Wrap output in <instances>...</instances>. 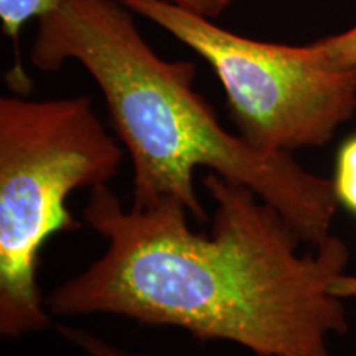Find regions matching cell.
Here are the masks:
<instances>
[{
    "label": "cell",
    "instance_id": "cell-1",
    "mask_svg": "<svg viewBox=\"0 0 356 356\" xmlns=\"http://www.w3.org/2000/svg\"><path fill=\"white\" fill-rule=\"evenodd\" d=\"M202 181L215 202L210 236L190 229L178 200L126 208L109 185L92 188L83 216L106 249L44 297L48 312L177 327L257 356H332L330 337L348 332L332 291L348 246L330 234L299 252L300 236L254 190L215 172Z\"/></svg>",
    "mask_w": 356,
    "mask_h": 356
},
{
    "label": "cell",
    "instance_id": "cell-2",
    "mask_svg": "<svg viewBox=\"0 0 356 356\" xmlns=\"http://www.w3.org/2000/svg\"><path fill=\"white\" fill-rule=\"evenodd\" d=\"M132 13L121 0H65L38 19L30 48L37 70L74 61L96 81L131 157L132 207L172 198L207 222L193 181L204 167L254 190L310 248L322 244L340 204L333 181L305 170L292 154L259 150L226 131L195 89V65L159 56Z\"/></svg>",
    "mask_w": 356,
    "mask_h": 356
},
{
    "label": "cell",
    "instance_id": "cell-3",
    "mask_svg": "<svg viewBox=\"0 0 356 356\" xmlns=\"http://www.w3.org/2000/svg\"><path fill=\"white\" fill-rule=\"evenodd\" d=\"M122 149L89 96L0 99V335L20 338L50 325L38 259L53 234L76 231L66 200L108 185Z\"/></svg>",
    "mask_w": 356,
    "mask_h": 356
},
{
    "label": "cell",
    "instance_id": "cell-4",
    "mask_svg": "<svg viewBox=\"0 0 356 356\" xmlns=\"http://www.w3.org/2000/svg\"><path fill=\"white\" fill-rule=\"evenodd\" d=\"M211 66L238 134L256 149L289 152L328 144L356 113V66L312 48L257 42L165 0H121Z\"/></svg>",
    "mask_w": 356,
    "mask_h": 356
},
{
    "label": "cell",
    "instance_id": "cell-5",
    "mask_svg": "<svg viewBox=\"0 0 356 356\" xmlns=\"http://www.w3.org/2000/svg\"><path fill=\"white\" fill-rule=\"evenodd\" d=\"M65 0H0V22L2 30L12 40L17 51V63L10 73V84L17 91L25 92L30 89V79L24 71L19 58V38L25 24L32 19H42L43 15L55 10Z\"/></svg>",
    "mask_w": 356,
    "mask_h": 356
},
{
    "label": "cell",
    "instance_id": "cell-6",
    "mask_svg": "<svg viewBox=\"0 0 356 356\" xmlns=\"http://www.w3.org/2000/svg\"><path fill=\"white\" fill-rule=\"evenodd\" d=\"M333 190L338 203L356 215V134L338 149Z\"/></svg>",
    "mask_w": 356,
    "mask_h": 356
},
{
    "label": "cell",
    "instance_id": "cell-7",
    "mask_svg": "<svg viewBox=\"0 0 356 356\" xmlns=\"http://www.w3.org/2000/svg\"><path fill=\"white\" fill-rule=\"evenodd\" d=\"M312 48L337 66H356V25L333 37L310 43Z\"/></svg>",
    "mask_w": 356,
    "mask_h": 356
},
{
    "label": "cell",
    "instance_id": "cell-8",
    "mask_svg": "<svg viewBox=\"0 0 356 356\" xmlns=\"http://www.w3.org/2000/svg\"><path fill=\"white\" fill-rule=\"evenodd\" d=\"M58 332H60L61 337L66 338L71 345H74L88 356H154L149 353H142V351L137 353V351L119 348V346L109 343V341L102 340L99 337L92 335L91 332L81 330V328L61 325V327H58Z\"/></svg>",
    "mask_w": 356,
    "mask_h": 356
},
{
    "label": "cell",
    "instance_id": "cell-9",
    "mask_svg": "<svg viewBox=\"0 0 356 356\" xmlns=\"http://www.w3.org/2000/svg\"><path fill=\"white\" fill-rule=\"evenodd\" d=\"M165 2H170L173 6L186 8V10L198 13V15L216 20L233 3V0H165Z\"/></svg>",
    "mask_w": 356,
    "mask_h": 356
}]
</instances>
